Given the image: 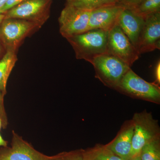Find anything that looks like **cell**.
<instances>
[{
  "instance_id": "7a4b0ae2",
  "label": "cell",
  "mask_w": 160,
  "mask_h": 160,
  "mask_svg": "<svg viewBox=\"0 0 160 160\" xmlns=\"http://www.w3.org/2000/svg\"><path fill=\"white\" fill-rule=\"evenodd\" d=\"M115 90L130 97L159 104V85L149 82L139 76L130 68Z\"/></svg>"
},
{
  "instance_id": "603a6c76",
  "label": "cell",
  "mask_w": 160,
  "mask_h": 160,
  "mask_svg": "<svg viewBox=\"0 0 160 160\" xmlns=\"http://www.w3.org/2000/svg\"><path fill=\"white\" fill-rule=\"evenodd\" d=\"M155 83L159 85L160 83V62L158 61L156 66L155 68Z\"/></svg>"
},
{
  "instance_id": "3957f363",
  "label": "cell",
  "mask_w": 160,
  "mask_h": 160,
  "mask_svg": "<svg viewBox=\"0 0 160 160\" xmlns=\"http://www.w3.org/2000/svg\"><path fill=\"white\" fill-rule=\"evenodd\" d=\"M134 125L131 157L139 154L143 147L149 142L160 138V128L158 120L146 109L136 112L132 119Z\"/></svg>"
},
{
  "instance_id": "8fae6325",
  "label": "cell",
  "mask_w": 160,
  "mask_h": 160,
  "mask_svg": "<svg viewBox=\"0 0 160 160\" xmlns=\"http://www.w3.org/2000/svg\"><path fill=\"white\" fill-rule=\"evenodd\" d=\"M123 9L122 7L115 4L92 10L89 15L88 30L99 29L109 31L116 25Z\"/></svg>"
},
{
  "instance_id": "ba28073f",
  "label": "cell",
  "mask_w": 160,
  "mask_h": 160,
  "mask_svg": "<svg viewBox=\"0 0 160 160\" xmlns=\"http://www.w3.org/2000/svg\"><path fill=\"white\" fill-rule=\"evenodd\" d=\"M107 48L108 53L118 58L129 67L140 55L117 23L108 32Z\"/></svg>"
},
{
  "instance_id": "52a82bcc",
  "label": "cell",
  "mask_w": 160,
  "mask_h": 160,
  "mask_svg": "<svg viewBox=\"0 0 160 160\" xmlns=\"http://www.w3.org/2000/svg\"><path fill=\"white\" fill-rule=\"evenodd\" d=\"M90 11L66 5L59 18L60 32L67 38L88 30Z\"/></svg>"
},
{
  "instance_id": "6da1fadb",
  "label": "cell",
  "mask_w": 160,
  "mask_h": 160,
  "mask_svg": "<svg viewBox=\"0 0 160 160\" xmlns=\"http://www.w3.org/2000/svg\"><path fill=\"white\" fill-rule=\"evenodd\" d=\"M78 59L91 63L95 58L108 53V32L92 29L81 34L67 38Z\"/></svg>"
},
{
  "instance_id": "484cf974",
  "label": "cell",
  "mask_w": 160,
  "mask_h": 160,
  "mask_svg": "<svg viewBox=\"0 0 160 160\" xmlns=\"http://www.w3.org/2000/svg\"><path fill=\"white\" fill-rule=\"evenodd\" d=\"M129 160H141L140 153L130 158Z\"/></svg>"
},
{
  "instance_id": "44dd1931",
  "label": "cell",
  "mask_w": 160,
  "mask_h": 160,
  "mask_svg": "<svg viewBox=\"0 0 160 160\" xmlns=\"http://www.w3.org/2000/svg\"><path fill=\"white\" fill-rule=\"evenodd\" d=\"M143 0H119L116 5L125 9H131Z\"/></svg>"
},
{
  "instance_id": "2e32d148",
  "label": "cell",
  "mask_w": 160,
  "mask_h": 160,
  "mask_svg": "<svg viewBox=\"0 0 160 160\" xmlns=\"http://www.w3.org/2000/svg\"><path fill=\"white\" fill-rule=\"evenodd\" d=\"M119 0H66V5L91 11L104 6L116 4Z\"/></svg>"
},
{
  "instance_id": "277c9868",
  "label": "cell",
  "mask_w": 160,
  "mask_h": 160,
  "mask_svg": "<svg viewBox=\"0 0 160 160\" xmlns=\"http://www.w3.org/2000/svg\"><path fill=\"white\" fill-rule=\"evenodd\" d=\"M91 64L94 68L95 77L105 86L113 89L130 69L122 60L109 53L97 57Z\"/></svg>"
},
{
  "instance_id": "d4e9b609",
  "label": "cell",
  "mask_w": 160,
  "mask_h": 160,
  "mask_svg": "<svg viewBox=\"0 0 160 160\" xmlns=\"http://www.w3.org/2000/svg\"><path fill=\"white\" fill-rule=\"evenodd\" d=\"M5 48V46L3 45L2 41L0 39V56H1V55H2V53H3V51H4V49ZM5 49H6V48H5Z\"/></svg>"
},
{
  "instance_id": "f1b7e54d",
  "label": "cell",
  "mask_w": 160,
  "mask_h": 160,
  "mask_svg": "<svg viewBox=\"0 0 160 160\" xmlns=\"http://www.w3.org/2000/svg\"><path fill=\"white\" fill-rule=\"evenodd\" d=\"M2 120L0 118V130L2 129Z\"/></svg>"
},
{
  "instance_id": "7402d4cb",
  "label": "cell",
  "mask_w": 160,
  "mask_h": 160,
  "mask_svg": "<svg viewBox=\"0 0 160 160\" xmlns=\"http://www.w3.org/2000/svg\"><path fill=\"white\" fill-rule=\"evenodd\" d=\"M25 1L26 0H7L6 5L0 9V13L5 14L9 9L18 6Z\"/></svg>"
},
{
  "instance_id": "4fadbf2b",
  "label": "cell",
  "mask_w": 160,
  "mask_h": 160,
  "mask_svg": "<svg viewBox=\"0 0 160 160\" xmlns=\"http://www.w3.org/2000/svg\"><path fill=\"white\" fill-rule=\"evenodd\" d=\"M144 22L143 18L130 9L125 8H123L118 19V25L137 49Z\"/></svg>"
},
{
  "instance_id": "7c38bea8",
  "label": "cell",
  "mask_w": 160,
  "mask_h": 160,
  "mask_svg": "<svg viewBox=\"0 0 160 160\" xmlns=\"http://www.w3.org/2000/svg\"><path fill=\"white\" fill-rule=\"evenodd\" d=\"M133 130L134 125L132 120L125 121L115 138L106 145L123 160H129L131 157Z\"/></svg>"
},
{
  "instance_id": "e0dca14e",
  "label": "cell",
  "mask_w": 160,
  "mask_h": 160,
  "mask_svg": "<svg viewBox=\"0 0 160 160\" xmlns=\"http://www.w3.org/2000/svg\"><path fill=\"white\" fill-rule=\"evenodd\" d=\"M130 10L145 19L150 15L160 12V0H143Z\"/></svg>"
},
{
  "instance_id": "8992f818",
  "label": "cell",
  "mask_w": 160,
  "mask_h": 160,
  "mask_svg": "<svg viewBox=\"0 0 160 160\" xmlns=\"http://www.w3.org/2000/svg\"><path fill=\"white\" fill-rule=\"evenodd\" d=\"M52 0H26L5 13V18L33 22L41 27L49 16Z\"/></svg>"
},
{
  "instance_id": "ac0fdd59",
  "label": "cell",
  "mask_w": 160,
  "mask_h": 160,
  "mask_svg": "<svg viewBox=\"0 0 160 160\" xmlns=\"http://www.w3.org/2000/svg\"><path fill=\"white\" fill-rule=\"evenodd\" d=\"M140 154L141 160H160V138L146 144Z\"/></svg>"
},
{
  "instance_id": "9a60e30c",
  "label": "cell",
  "mask_w": 160,
  "mask_h": 160,
  "mask_svg": "<svg viewBox=\"0 0 160 160\" xmlns=\"http://www.w3.org/2000/svg\"><path fill=\"white\" fill-rule=\"evenodd\" d=\"M84 160H123L115 154L106 145L97 144L93 147L83 149Z\"/></svg>"
},
{
  "instance_id": "83f0119b",
  "label": "cell",
  "mask_w": 160,
  "mask_h": 160,
  "mask_svg": "<svg viewBox=\"0 0 160 160\" xmlns=\"http://www.w3.org/2000/svg\"><path fill=\"white\" fill-rule=\"evenodd\" d=\"M5 17V14L0 13V26H1V24L3 20L4 19Z\"/></svg>"
},
{
  "instance_id": "5b68a950",
  "label": "cell",
  "mask_w": 160,
  "mask_h": 160,
  "mask_svg": "<svg viewBox=\"0 0 160 160\" xmlns=\"http://www.w3.org/2000/svg\"><path fill=\"white\" fill-rule=\"evenodd\" d=\"M40 27L27 20L4 18L0 26V39L6 50L16 52L24 39Z\"/></svg>"
},
{
  "instance_id": "4316f807",
  "label": "cell",
  "mask_w": 160,
  "mask_h": 160,
  "mask_svg": "<svg viewBox=\"0 0 160 160\" xmlns=\"http://www.w3.org/2000/svg\"><path fill=\"white\" fill-rule=\"evenodd\" d=\"M7 0H0V9L6 5Z\"/></svg>"
},
{
  "instance_id": "d6986e66",
  "label": "cell",
  "mask_w": 160,
  "mask_h": 160,
  "mask_svg": "<svg viewBox=\"0 0 160 160\" xmlns=\"http://www.w3.org/2000/svg\"><path fill=\"white\" fill-rule=\"evenodd\" d=\"M49 160H84L83 149L61 152L49 156Z\"/></svg>"
},
{
  "instance_id": "9c48e42d",
  "label": "cell",
  "mask_w": 160,
  "mask_h": 160,
  "mask_svg": "<svg viewBox=\"0 0 160 160\" xmlns=\"http://www.w3.org/2000/svg\"><path fill=\"white\" fill-rule=\"evenodd\" d=\"M49 157L35 149L13 130L11 146L0 149V160H49Z\"/></svg>"
},
{
  "instance_id": "ffe728a7",
  "label": "cell",
  "mask_w": 160,
  "mask_h": 160,
  "mask_svg": "<svg viewBox=\"0 0 160 160\" xmlns=\"http://www.w3.org/2000/svg\"><path fill=\"white\" fill-rule=\"evenodd\" d=\"M5 95L0 90V118L2 121V128L6 129L8 125V120L4 106V98Z\"/></svg>"
},
{
  "instance_id": "30bf717a",
  "label": "cell",
  "mask_w": 160,
  "mask_h": 160,
  "mask_svg": "<svg viewBox=\"0 0 160 160\" xmlns=\"http://www.w3.org/2000/svg\"><path fill=\"white\" fill-rule=\"evenodd\" d=\"M144 19L137 48L140 55L160 49V12Z\"/></svg>"
},
{
  "instance_id": "5bb4252c",
  "label": "cell",
  "mask_w": 160,
  "mask_h": 160,
  "mask_svg": "<svg viewBox=\"0 0 160 160\" xmlns=\"http://www.w3.org/2000/svg\"><path fill=\"white\" fill-rule=\"evenodd\" d=\"M17 61L16 52L7 49L0 60V90L4 94L6 93L7 81Z\"/></svg>"
},
{
  "instance_id": "cb8c5ba5",
  "label": "cell",
  "mask_w": 160,
  "mask_h": 160,
  "mask_svg": "<svg viewBox=\"0 0 160 160\" xmlns=\"http://www.w3.org/2000/svg\"><path fill=\"white\" fill-rule=\"evenodd\" d=\"M7 142L5 141L2 137L1 134H0V147L2 146L3 147H6L7 146Z\"/></svg>"
}]
</instances>
